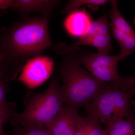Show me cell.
<instances>
[{"mask_svg": "<svg viewBox=\"0 0 135 135\" xmlns=\"http://www.w3.org/2000/svg\"><path fill=\"white\" fill-rule=\"evenodd\" d=\"M131 104L133 105V107H134V112L135 113V100L132 101V102H131Z\"/></svg>", "mask_w": 135, "mask_h": 135, "instance_id": "obj_22", "label": "cell"}, {"mask_svg": "<svg viewBox=\"0 0 135 135\" xmlns=\"http://www.w3.org/2000/svg\"><path fill=\"white\" fill-rule=\"evenodd\" d=\"M113 34L114 38L118 42L119 46L126 39L128 34L126 32L114 27H111Z\"/></svg>", "mask_w": 135, "mask_h": 135, "instance_id": "obj_18", "label": "cell"}, {"mask_svg": "<svg viewBox=\"0 0 135 135\" xmlns=\"http://www.w3.org/2000/svg\"><path fill=\"white\" fill-rule=\"evenodd\" d=\"M85 119L88 135H105V129L101 127L96 117L91 114H88Z\"/></svg>", "mask_w": 135, "mask_h": 135, "instance_id": "obj_14", "label": "cell"}, {"mask_svg": "<svg viewBox=\"0 0 135 135\" xmlns=\"http://www.w3.org/2000/svg\"><path fill=\"white\" fill-rule=\"evenodd\" d=\"M49 18L34 17L15 23L0 34V80H15L27 63L53 45Z\"/></svg>", "mask_w": 135, "mask_h": 135, "instance_id": "obj_1", "label": "cell"}, {"mask_svg": "<svg viewBox=\"0 0 135 135\" xmlns=\"http://www.w3.org/2000/svg\"><path fill=\"white\" fill-rule=\"evenodd\" d=\"M12 0H0V10L11 8Z\"/></svg>", "mask_w": 135, "mask_h": 135, "instance_id": "obj_21", "label": "cell"}, {"mask_svg": "<svg viewBox=\"0 0 135 135\" xmlns=\"http://www.w3.org/2000/svg\"><path fill=\"white\" fill-rule=\"evenodd\" d=\"M135 93V87L123 91L112 86L85 104L86 111L106 125L116 120L133 116L130 101Z\"/></svg>", "mask_w": 135, "mask_h": 135, "instance_id": "obj_4", "label": "cell"}, {"mask_svg": "<svg viewBox=\"0 0 135 135\" xmlns=\"http://www.w3.org/2000/svg\"><path fill=\"white\" fill-rule=\"evenodd\" d=\"M78 109L66 104L55 119L46 128L51 135H62L77 123Z\"/></svg>", "mask_w": 135, "mask_h": 135, "instance_id": "obj_8", "label": "cell"}, {"mask_svg": "<svg viewBox=\"0 0 135 135\" xmlns=\"http://www.w3.org/2000/svg\"><path fill=\"white\" fill-rule=\"evenodd\" d=\"M58 79L53 77L43 94L28 92L23 97L25 109L10 120L12 126L24 124L47 127L60 112L64 102Z\"/></svg>", "mask_w": 135, "mask_h": 135, "instance_id": "obj_3", "label": "cell"}, {"mask_svg": "<svg viewBox=\"0 0 135 135\" xmlns=\"http://www.w3.org/2000/svg\"><path fill=\"white\" fill-rule=\"evenodd\" d=\"M111 9L110 12L111 27L123 30L128 35L134 32L132 27L122 15L118 9V2L116 0L110 1Z\"/></svg>", "mask_w": 135, "mask_h": 135, "instance_id": "obj_11", "label": "cell"}, {"mask_svg": "<svg viewBox=\"0 0 135 135\" xmlns=\"http://www.w3.org/2000/svg\"><path fill=\"white\" fill-rule=\"evenodd\" d=\"M51 57L39 56L32 59L25 66L18 80L28 89L39 86L49 79L54 70Z\"/></svg>", "mask_w": 135, "mask_h": 135, "instance_id": "obj_5", "label": "cell"}, {"mask_svg": "<svg viewBox=\"0 0 135 135\" xmlns=\"http://www.w3.org/2000/svg\"><path fill=\"white\" fill-rule=\"evenodd\" d=\"M109 17L107 14L101 17V22L99 27L98 35L107 36L110 35L109 32V22L108 18Z\"/></svg>", "mask_w": 135, "mask_h": 135, "instance_id": "obj_17", "label": "cell"}, {"mask_svg": "<svg viewBox=\"0 0 135 135\" xmlns=\"http://www.w3.org/2000/svg\"><path fill=\"white\" fill-rule=\"evenodd\" d=\"M9 135H51L44 126L24 124L17 126Z\"/></svg>", "mask_w": 135, "mask_h": 135, "instance_id": "obj_13", "label": "cell"}, {"mask_svg": "<svg viewBox=\"0 0 135 135\" xmlns=\"http://www.w3.org/2000/svg\"><path fill=\"white\" fill-rule=\"evenodd\" d=\"M110 1L107 0H72L66 3L65 7L59 15L68 14L79 9L81 6L87 5L94 11L98 9L101 5H104Z\"/></svg>", "mask_w": 135, "mask_h": 135, "instance_id": "obj_12", "label": "cell"}, {"mask_svg": "<svg viewBox=\"0 0 135 135\" xmlns=\"http://www.w3.org/2000/svg\"><path fill=\"white\" fill-rule=\"evenodd\" d=\"M101 20V17H100L98 19L92 22L86 35L91 36L98 35Z\"/></svg>", "mask_w": 135, "mask_h": 135, "instance_id": "obj_20", "label": "cell"}, {"mask_svg": "<svg viewBox=\"0 0 135 135\" xmlns=\"http://www.w3.org/2000/svg\"><path fill=\"white\" fill-rule=\"evenodd\" d=\"M75 135H88L85 118L78 115Z\"/></svg>", "mask_w": 135, "mask_h": 135, "instance_id": "obj_16", "label": "cell"}, {"mask_svg": "<svg viewBox=\"0 0 135 135\" xmlns=\"http://www.w3.org/2000/svg\"><path fill=\"white\" fill-rule=\"evenodd\" d=\"M79 59L80 63L88 70L104 66L118 67L121 60L119 55L114 56L102 55L98 53L86 52L78 47Z\"/></svg>", "mask_w": 135, "mask_h": 135, "instance_id": "obj_9", "label": "cell"}, {"mask_svg": "<svg viewBox=\"0 0 135 135\" xmlns=\"http://www.w3.org/2000/svg\"><path fill=\"white\" fill-rule=\"evenodd\" d=\"M119 54L121 59L129 55L135 51V32L128 35L120 46Z\"/></svg>", "mask_w": 135, "mask_h": 135, "instance_id": "obj_15", "label": "cell"}, {"mask_svg": "<svg viewBox=\"0 0 135 135\" xmlns=\"http://www.w3.org/2000/svg\"><path fill=\"white\" fill-rule=\"evenodd\" d=\"M105 135H135V118L133 116L121 118L108 123Z\"/></svg>", "mask_w": 135, "mask_h": 135, "instance_id": "obj_10", "label": "cell"}, {"mask_svg": "<svg viewBox=\"0 0 135 135\" xmlns=\"http://www.w3.org/2000/svg\"><path fill=\"white\" fill-rule=\"evenodd\" d=\"M92 21L88 13L84 8L68 13L64 22L68 33L74 37L86 35Z\"/></svg>", "mask_w": 135, "mask_h": 135, "instance_id": "obj_7", "label": "cell"}, {"mask_svg": "<svg viewBox=\"0 0 135 135\" xmlns=\"http://www.w3.org/2000/svg\"><path fill=\"white\" fill-rule=\"evenodd\" d=\"M8 86L6 82L0 80V107H3L7 104L5 100V95L7 92Z\"/></svg>", "mask_w": 135, "mask_h": 135, "instance_id": "obj_19", "label": "cell"}, {"mask_svg": "<svg viewBox=\"0 0 135 135\" xmlns=\"http://www.w3.org/2000/svg\"><path fill=\"white\" fill-rule=\"evenodd\" d=\"M64 56L58 71L62 81L61 93L66 104L78 109L107 88L114 86L98 80L80 66L78 47Z\"/></svg>", "mask_w": 135, "mask_h": 135, "instance_id": "obj_2", "label": "cell"}, {"mask_svg": "<svg viewBox=\"0 0 135 135\" xmlns=\"http://www.w3.org/2000/svg\"><path fill=\"white\" fill-rule=\"evenodd\" d=\"M60 3V1L56 0H12L11 8L22 15L37 12L41 13L42 16L49 18Z\"/></svg>", "mask_w": 135, "mask_h": 135, "instance_id": "obj_6", "label": "cell"}]
</instances>
